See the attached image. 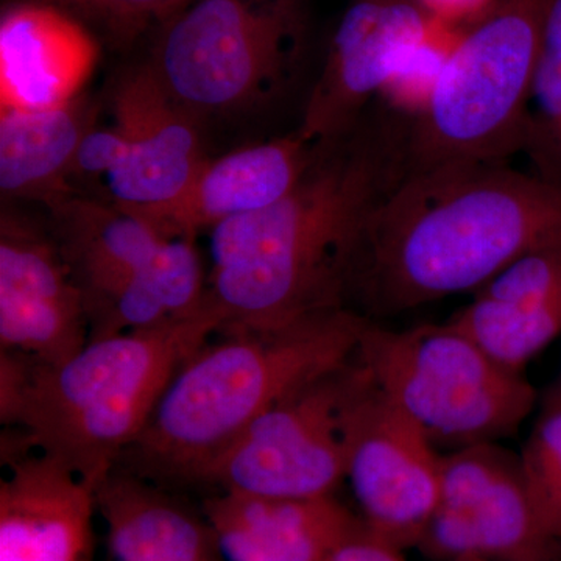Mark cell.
<instances>
[{
    "label": "cell",
    "instance_id": "2",
    "mask_svg": "<svg viewBox=\"0 0 561 561\" xmlns=\"http://www.w3.org/2000/svg\"><path fill=\"white\" fill-rule=\"evenodd\" d=\"M561 230V183L502 161L408 173L368 217L348 286L362 316H397L478 291Z\"/></svg>",
    "mask_w": 561,
    "mask_h": 561
},
{
    "label": "cell",
    "instance_id": "21",
    "mask_svg": "<svg viewBox=\"0 0 561 561\" xmlns=\"http://www.w3.org/2000/svg\"><path fill=\"white\" fill-rule=\"evenodd\" d=\"M98 111L80 95L46 111H0V190L3 197L38 201L47 208L72 194L73 161Z\"/></svg>",
    "mask_w": 561,
    "mask_h": 561
},
{
    "label": "cell",
    "instance_id": "8",
    "mask_svg": "<svg viewBox=\"0 0 561 561\" xmlns=\"http://www.w3.org/2000/svg\"><path fill=\"white\" fill-rule=\"evenodd\" d=\"M164 24L149 66L194 119L271 98L297 51L295 0H197Z\"/></svg>",
    "mask_w": 561,
    "mask_h": 561
},
{
    "label": "cell",
    "instance_id": "13",
    "mask_svg": "<svg viewBox=\"0 0 561 561\" xmlns=\"http://www.w3.org/2000/svg\"><path fill=\"white\" fill-rule=\"evenodd\" d=\"M431 16L416 0H356L339 24L298 133L323 144L353 130Z\"/></svg>",
    "mask_w": 561,
    "mask_h": 561
},
{
    "label": "cell",
    "instance_id": "22",
    "mask_svg": "<svg viewBox=\"0 0 561 561\" xmlns=\"http://www.w3.org/2000/svg\"><path fill=\"white\" fill-rule=\"evenodd\" d=\"M465 33L431 16L423 38L402 58L379 92L378 98L394 116L415 121L426 113Z\"/></svg>",
    "mask_w": 561,
    "mask_h": 561
},
{
    "label": "cell",
    "instance_id": "29",
    "mask_svg": "<svg viewBox=\"0 0 561 561\" xmlns=\"http://www.w3.org/2000/svg\"><path fill=\"white\" fill-rule=\"evenodd\" d=\"M460 561H485V560H476V559H472V560H460Z\"/></svg>",
    "mask_w": 561,
    "mask_h": 561
},
{
    "label": "cell",
    "instance_id": "7",
    "mask_svg": "<svg viewBox=\"0 0 561 561\" xmlns=\"http://www.w3.org/2000/svg\"><path fill=\"white\" fill-rule=\"evenodd\" d=\"M356 356L435 446L454 451L511 437L537 404L523 371L451 321L393 331L367 319Z\"/></svg>",
    "mask_w": 561,
    "mask_h": 561
},
{
    "label": "cell",
    "instance_id": "1",
    "mask_svg": "<svg viewBox=\"0 0 561 561\" xmlns=\"http://www.w3.org/2000/svg\"><path fill=\"white\" fill-rule=\"evenodd\" d=\"M400 116L359 124L320 146L275 205L210 230L208 300L219 332L273 330L348 309V286L373 210L405 176Z\"/></svg>",
    "mask_w": 561,
    "mask_h": 561
},
{
    "label": "cell",
    "instance_id": "26",
    "mask_svg": "<svg viewBox=\"0 0 561 561\" xmlns=\"http://www.w3.org/2000/svg\"><path fill=\"white\" fill-rule=\"evenodd\" d=\"M324 561H405L401 549L382 540L362 524L359 529L353 531L332 549Z\"/></svg>",
    "mask_w": 561,
    "mask_h": 561
},
{
    "label": "cell",
    "instance_id": "19",
    "mask_svg": "<svg viewBox=\"0 0 561 561\" xmlns=\"http://www.w3.org/2000/svg\"><path fill=\"white\" fill-rule=\"evenodd\" d=\"M201 505L225 561H324L364 524L334 496L213 493Z\"/></svg>",
    "mask_w": 561,
    "mask_h": 561
},
{
    "label": "cell",
    "instance_id": "20",
    "mask_svg": "<svg viewBox=\"0 0 561 561\" xmlns=\"http://www.w3.org/2000/svg\"><path fill=\"white\" fill-rule=\"evenodd\" d=\"M94 494L111 561H225L202 505L179 491L114 468Z\"/></svg>",
    "mask_w": 561,
    "mask_h": 561
},
{
    "label": "cell",
    "instance_id": "24",
    "mask_svg": "<svg viewBox=\"0 0 561 561\" xmlns=\"http://www.w3.org/2000/svg\"><path fill=\"white\" fill-rule=\"evenodd\" d=\"M542 158L561 160V0H549L531 80L529 140Z\"/></svg>",
    "mask_w": 561,
    "mask_h": 561
},
{
    "label": "cell",
    "instance_id": "12",
    "mask_svg": "<svg viewBox=\"0 0 561 561\" xmlns=\"http://www.w3.org/2000/svg\"><path fill=\"white\" fill-rule=\"evenodd\" d=\"M90 342L79 284L54 232L3 209L0 217V351L58 365Z\"/></svg>",
    "mask_w": 561,
    "mask_h": 561
},
{
    "label": "cell",
    "instance_id": "5",
    "mask_svg": "<svg viewBox=\"0 0 561 561\" xmlns=\"http://www.w3.org/2000/svg\"><path fill=\"white\" fill-rule=\"evenodd\" d=\"M549 0H497L465 33L430 108L408 122L405 173L502 161L527 147L531 80Z\"/></svg>",
    "mask_w": 561,
    "mask_h": 561
},
{
    "label": "cell",
    "instance_id": "17",
    "mask_svg": "<svg viewBox=\"0 0 561 561\" xmlns=\"http://www.w3.org/2000/svg\"><path fill=\"white\" fill-rule=\"evenodd\" d=\"M505 367H524L561 335V230L527 250L454 313Z\"/></svg>",
    "mask_w": 561,
    "mask_h": 561
},
{
    "label": "cell",
    "instance_id": "28",
    "mask_svg": "<svg viewBox=\"0 0 561 561\" xmlns=\"http://www.w3.org/2000/svg\"><path fill=\"white\" fill-rule=\"evenodd\" d=\"M546 397L557 398V400H561V371L559 378H557L556 383L549 389L548 394Z\"/></svg>",
    "mask_w": 561,
    "mask_h": 561
},
{
    "label": "cell",
    "instance_id": "9",
    "mask_svg": "<svg viewBox=\"0 0 561 561\" xmlns=\"http://www.w3.org/2000/svg\"><path fill=\"white\" fill-rule=\"evenodd\" d=\"M357 376L354 356L280 400L210 463L198 486L208 494L334 496L345 479V412Z\"/></svg>",
    "mask_w": 561,
    "mask_h": 561
},
{
    "label": "cell",
    "instance_id": "14",
    "mask_svg": "<svg viewBox=\"0 0 561 561\" xmlns=\"http://www.w3.org/2000/svg\"><path fill=\"white\" fill-rule=\"evenodd\" d=\"M113 113V128L125 142L124 158L105 176L114 205L136 216L171 205L208 161L194 117L173 101L149 62L122 77Z\"/></svg>",
    "mask_w": 561,
    "mask_h": 561
},
{
    "label": "cell",
    "instance_id": "18",
    "mask_svg": "<svg viewBox=\"0 0 561 561\" xmlns=\"http://www.w3.org/2000/svg\"><path fill=\"white\" fill-rule=\"evenodd\" d=\"M320 146L295 131L208 160L181 197L139 217L169 238L194 239L206 228L213 230L221 221L257 213L286 197L311 168Z\"/></svg>",
    "mask_w": 561,
    "mask_h": 561
},
{
    "label": "cell",
    "instance_id": "15",
    "mask_svg": "<svg viewBox=\"0 0 561 561\" xmlns=\"http://www.w3.org/2000/svg\"><path fill=\"white\" fill-rule=\"evenodd\" d=\"M0 561H94V489L38 451H3Z\"/></svg>",
    "mask_w": 561,
    "mask_h": 561
},
{
    "label": "cell",
    "instance_id": "16",
    "mask_svg": "<svg viewBox=\"0 0 561 561\" xmlns=\"http://www.w3.org/2000/svg\"><path fill=\"white\" fill-rule=\"evenodd\" d=\"M98 39L72 14L46 3L10 5L0 20V111L61 108L98 66Z\"/></svg>",
    "mask_w": 561,
    "mask_h": 561
},
{
    "label": "cell",
    "instance_id": "6",
    "mask_svg": "<svg viewBox=\"0 0 561 561\" xmlns=\"http://www.w3.org/2000/svg\"><path fill=\"white\" fill-rule=\"evenodd\" d=\"M50 214L83 294L90 341L191 319L208 305L194 239L169 238L130 210L77 195Z\"/></svg>",
    "mask_w": 561,
    "mask_h": 561
},
{
    "label": "cell",
    "instance_id": "11",
    "mask_svg": "<svg viewBox=\"0 0 561 561\" xmlns=\"http://www.w3.org/2000/svg\"><path fill=\"white\" fill-rule=\"evenodd\" d=\"M416 548L440 561L561 560V542L531 504L522 457L496 443L442 456L440 500Z\"/></svg>",
    "mask_w": 561,
    "mask_h": 561
},
{
    "label": "cell",
    "instance_id": "3",
    "mask_svg": "<svg viewBox=\"0 0 561 561\" xmlns=\"http://www.w3.org/2000/svg\"><path fill=\"white\" fill-rule=\"evenodd\" d=\"M208 306L191 319L95 339L58 365L0 351L2 451L54 457L95 490L138 440L173 376L219 332Z\"/></svg>",
    "mask_w": 561,
    "mask_h": 561
},
{
    "label": "cell",
    "instance_id": "10",
    "mask_svg": "<svg viewBox=\"0 0 561 561\" xmlns=\"http://www.w3.org/2000/svg\"><path fill=\"white\" fill-rule=\"evenodd\" d=\"M345 449V479L362 523L401 551L416 548L440 500L442 456L360 360L346 405Z\"/></svg>",
    "mask_w": 561,
    "mask_h": 561
},
{
    "label": "cell",
    "instance_id": "23",
    "mask_svg": "<svg viewBox=\"0 0 561 561\" xmlns=\"http://www.w3.org/2000/svg\"><path fill=\"white\" fill-rule=\"evenodd\" d=\"M519 457L541 527L561 542V400L545 398Z\"/></svg>",
    "mask_w": 561,
    "mask_h": 561
},
{
    "label": "cell",
    "instance_id": "25",
    "mask_svg": "<svg viewBox=\"0 0 561 561\" xmlns=\"http://www.w3.org/2000/svg\"><path fill=\"white\" fill-rule=\"evenodd\" d=\"M57 7L83 22L98 25L116 43H131L153 22H168L187 0H28Z\"/></svg>",
    "mask_w": 561,
    "mask_h": 561
},
{
    "label": "cell",
    "instance_id": "27",
    "mask_svg": "<svg viewBox=\"0 0 561 561\" xmlns=\"http://www.w3.org/2000/svg\"><path fill=\"white\" fill-rule=\"evenodd\" d=\"M421 9L435 20L445 24L461 27L478 24L491 10L497 0H416Z\"/></svg>",
    "mask_w": 561,
    "mask_h": 561
},
{
    "label": "cell",
    "instance_id": "4",
    "mask_svg": "<svg viewBox=\"0 0 561 561\" xmlns=\"http://www.w3.org/2000/svg\"><path fill=\"white\" fill-rule=\"evenodd\" d=\"M365 321L331 309L273 330L217 332L181 365L116 468L172 490L198 486L257 416L353 359Z\"/></svg>",
    "mask_w": 561,
    "mask_h": 561
}]
</instances>
